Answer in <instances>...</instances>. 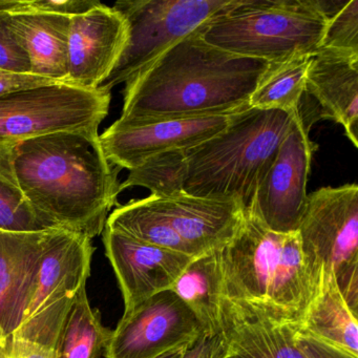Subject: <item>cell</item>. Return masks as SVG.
<instances>
[{"instance_id":"obj_32","label":"cell","mask_w":358,"mask_h":358,"mask_svg":"<svg viewBox=\"0 0 358 358\" xmlns=\"http://www.w3.org/2000/svg\"><path fill=\"white\" fill-rule=\"evenodd\" d=\"M295 339L306 358H358L324 341L299 333V331L295 333Z\"/></svg>"},{"instance_id":"obj_24","label":"cell","mask_w":358,"mask_h":358,"mask_svg":"<svg viewBox=\"0 0 358 358\" xmlns=\"http://www.w3.org/2000/svg\"><path fill=\"white\" fill-rule=\"evenodd\" d=\"M185 150L161 152L146 159L129 171L127 179L120 184V192L131 187H143L150 196L171 198L183 194L185 183Z\"/></svg>"},{"instance_id":"obj_22","label":"cell","mask_w":358,"mask_h":358,"mask_svg":"<svg viewBox=\"0 0 358 358\" xmlns=\"http://www.w3.org/2000/svg\"><path fill=\"white\" fill-rule=\"evenodd\" d=\"M314 55H296L268 64L249 100L250 108L278 110L297 116L305 95L308 68Z\"/></svg>"},{"instance_id":"obj_23","label":"cell","mask_w":358,"mask_h":358,"mask_svg":"<svg viewBox=\"0 0 358 358\" xmlns=\"http://www.w3.org/2000/svg\"><path fill=\"white\" fill-rule=\"evenodd\" d=\"M112 332L102 324L100 312L90 303L85 285L60 331L54 349L55 358H101Z\"/></svg>"},{"instance_id":"obj_21","label":"cell","mask_w":358,"mask_h":358,"mask_svg":"<svg viewBox=\"0 0 358 358\" xmlns=\"http://www.w3.org/2000/svg\"><path fill=\"white\" fill-rule=\"evenodd\" d=\"M171 290L194 313L205 334L221 333V273L217 250L194 257Z\"/></svg>"},{"instance_id":"obj_25","label":"cell","mask_w":358,"mask_h":358,"mask_svg":"<svg viewBox=\"0 0 358 358\" xmlns=\"http://www.w3.org/2000/svg\"><path fill=\"white\" fill-rule=\"evenodd\" d=\"M0 230L45 231L27 204L14 173L12 145H0Z\"/></svg>"},{"instance_id":"obj_7","label":"cell","mask_w":358,"mask_h":358,"mask_svg":"<svg viewBox=\"0 0 358 358\" xmlns=\"http://www.w3.org/2000/svg\"><path fill=\"white\" fill-rule=\"evenodd\" d=\"M236 0H121L114 8L129 27L127 47L106 83L110 92L148 68L184 37L202 30Z\"/></svg>"},{"instance_id":"obj_4","label":"cell","mask_w":358,"mask_h":358,"mask_svg":"<svg viewBox=\"0 0 358 358\" xmlns=\"http://www.w3.org/2000/svg\"><path fill=\"white\" fill-rule=\"evenodd\" d=\"M297 116L250 106L236 113L221 133L185 150L184 192L199 198L234 199L248 208Z\"/></svg>"},{"instance_id":"obj_10","label":"cell","mask_w":358,"mask_h":358,"mask_svg":"<svg viewBox=\"0 0 358 358\" xmlns=\"http://www.w3.org/2000/svg\"><path fill=\"white\" fill-rule=\"evenodd\" d=\"M205 334L196 316L171 290L124 312L106 345V358H158L185 349Z\"/></svg>"},{"instance_id":"obj_14","label":"cell","mask_w":358,"mask_h":358,"mask_svg":"<svg viewBox=\"0 0 358 358\" xmlns=\"http://www.w3.org/2000/svg\"><path fill=\"white\" fill-rule=\"evenodd\" d=\"M104 247L124 301V312L150 297L171 290L194 257L154 246L104 227Z\"/></svg>"},{"instance_id":"obj_29","label":"cell","mask_w":358,"mask_h":358,"mask_svg":"<svg viewBox=\"0 0 358 358\" xmlns=\"http://www.w3.org/2000/svg\"><path fill=\"white\" fill-rule=\"evenodd\" d=\"M0 358H55L54 350L15 335L0 341Z\"/></svg>"},{"instance_id":"obj_27","label":"cell","mask_w":358,"mask_h":358,"mask_svg":"<svg viewBox=\"0 0 358 358\" xmlns=\"http://www.w3.org/2000/svg\"><path fill=\"white\" fill-rule=\"evenodd\" d=\"M99 3L98 0H0V12L8 15L56 14L72 17L85 13Z\"/></svg>"},{"instance_id":"obj_26","label":"cell","mask_w":358,"mask_h":358,"mask_svg":"<svg viewBox=\"0 0 358 358\" xmlns=\"http://www.w3.org/2000/svg\"><path fill=\"white\" fill-rule=\"evenodd\" d=\"M320 49L341 50L358 53V1H347L331 16Z\"/></svg>"},{"instance_id":"obj_8","label":"cell","mask_w":358,"mask_h":358,"mask_svg":"<svg viewBox=\"0 0 358 358\" xmlns=\"http://www.w3.org/2000/svg\"><path fill=\"white\" fill-rule=\"evenodd\" d=\"M94 251L91 238L83 234L52 231L22 324L12 335L55 349L69 312L91 274Z\"/></svg>"},{"instance_id":"obj_6","label":"cell","mask_w":358,"mask_h":358,"mask_svg":"<svg viewBox=\"0 0 358 358\" xmlns=\"http://www.w3.org/2000/svg\"><path fill=\"white\" fill-rule=\"evenodd\" d=\"M314 280L320 269L334 274L351 311L358 315V185L320 187L308 194L297 230Z\"/></svg>"},{"instance_id":"obj_12","label":"cell","mask_w":358,"mask_h":358,"mask_svg":"<svg viewBox=\"0 0 358 358\" xmlns=\"http://www.w3.org/2000/svg\"><path fill=\"white\" fill-rule=\"evenodd\" d=\"M236 113L186 119H118L99 135L100 143L112 164L131 171L155 155L187 150L210 139L229 125Z\"/></svg>"},{"instance_id":"obj_15","label":"cell","mask_w":358,"mask_h":358,"mask_svg":"<svg viewBox=\"0 0 358 358\" xmlns=\"http://www.w3.org/2000/svg\"><path fill=\"white\" fill-rule=\"evenodd\" d=\"M144 204L158 215L196 255L219 250L236 236L245 207L234 199H206L183 192L171 198L150 196Z\"/></svg>"},{"instance_id":"obj_28","label":"cell","mask_w":358,"mask_h":358,"mask_svg":"<svg viewBox=\"0 0 358 358\" xmlns=\"http://www.w3.org/2000/svg\"><path fill=\"white\" fill-rule=\"evenodd\" d=\"M9 18L10 15L0 12V69L31 74L28 54L10 28Z\"/></svg>"},{"instance_id":"obj_34","label":"cell","mask_w":358,"mask_h":358,"mask_svg":"<svg viewBox=\"0 0 358 358\" xmlns=\"http://www.w3.org/2000/svg\"><path fill=\"white\" fill-rule=\"evenodd\" d=\"M1 339H3V337H1V335H0V341H1Z\"/></svg>"},{"instance_id":"obj_3","label":"cell","mask_w":358,"mask_h":358,"mask_svg":"<svg viewBox=\"0 0 358 358\" xmlns=\"http://www.w3.org/2000/svg\"><path fill=\"white\" fill-rule=\"evenodd\" d=\"M222 297L245 311L299 329L313 292L299 232L278 234L252 207L217 250Z\"/></svg>"},{"instance_id":"obj_30","label":"cell","mask_w":358,"mask_h":358,"mask_svg":"<svg viewBox=\"0 0 358 358\" xmlns=\"http://www.w3.org/2000/svg\"><path fill=\"white\" fill-rule=\"evenodd\" d=\"M56 83H62L30 74V73H16L0 69V97L16 93V92L36 89V87L56 85Z\"/></svg>"},{"instance_id":"obj_20","label":"cell","mask_w":358,"mask_h":358,"mask_svg":"<svg viewBox=\"0 0 358 358\" xmlns=\"http://www.w3.org/2000/svg\"><path fill=\"white\" fill-rule=\"evenodd\" d=\"M297 331L358 357L357 315L343 299L334 274L318 271L311 301Z\"/></svg>"},{"instance_id":"obj_31","label":"cell","mask_w":358,"mask_h":358,"mask_svg":"<svg viewBox=\"0 0 358 358\" xmlns=\"http://www.w3.org/2000/svg\"><path fill=\"white\" fill-rule=\"evenodd\" d=\"M226 343L223 334H202L182 352L180 358H224Z\"/></svg>"},{"instance_id":"obj_13","label":"cell","mask_w":358,"mask_h":358,"mask_svg":"<svg viewBox=\"0 0 358 358\" xmlns=\"http://www.w3.org/2000/svg\"><path fill=\"white\" fill-rule=\"evenodd\" d=\"M129 41V27L120 12L102 3L72 16L68 66L64 83L79 89H100L120 59Z\"/></svg>"},{"instance_id":"obj_18","label":"cell","mask_w":358,"mask_h":358,"mask_svg":"<svg viewBox=\"0 0 358 358\" xmlns=\"http://www.w3.org/2000/svg\"><path fill=\"white\" fill-rule=\"evenodd\" d=\"M224 358H306L295 339L299 328L245 311L221 299Z\"/></svg>"},{"instance_id":"obj_2","label":"cell","mask_w":358,"mask_h":358,"mask_svg":"<svg viewBox=\"0 0 358 358\" xmlns=\"http://www.w3.org/2000/svg\"><path fill=\"white\" fill-rule=\"evenodd\" d=\"M201 31L178 41L125 83L119 119L196 118L249 108L269 64L211 45Z\"/></svg>"},{"instance_id":"obj_11","label":"cell","mask_w":358,"mask_h":358,"mask_svg":"<svg viewBox=\"0 0 358 358\" xmlns=\"http://www.w3.org/2000/svg\"><path fill=\"white\" fill-rule=\"evenodd\" d=\"M315 148L301 112L262 179L251 205L272 231L291 234L299 230L307 206V182Z\"/></svg>"},{"instance_id":"obj_33","label":"cell","mask_w":358,"mask_h":358,"mask_svg":"<svg viewBox=\"0 0 358 358\" xmlns=\"http://www.w3.org/2000/svg\"><path fill=\"white\" fill-rule=\"evenodd\" d=\"M184 349L176 350V351L169 352V353L164 354V355L160 356L158 358H180L182 355V352Z\"/></svg>"},{"instance_id":"obj_1","label":"cell","mask_w":358,"mask_h":358,"mask_svg":"<svg viewBox=\"0 0 358 358\" xmlns=\"http://www.w3.org/2000/svg\"><path fill=\"white\" fill-rule=\"evenodd\" d=\"M18 187L45 230L93 240L103 232L120 194L121 169L110 162L99 134L62 131L12 145Z\"/></svg>"},{"instance_id":"obj_16","label":"cell","mask_w":358,"mask_h":358,"mask_svg":"<svg viewBox=\"0 0 358 358\" xmlns=\"http://www.w3.org/2000/svg\"><path fill=\"white\" fill-rule=\"evenodd\" d=\"M53 230H0V335L14 334L22 324Z\"/></svg>"},{"instance_id":"obj_9","label":"cell","mask_w":358,"mask_h":358,"mask_svg":"<svg viewBox=\"0 0 358 358\" xmlns=\"http://www.w3.org/2000/svg\"><path fill=\"white\" fill-rule=\"evenodd\" d=\"M110 100L101 87L89 91L66 83L1 96L0 145L62 131L99 134Z\"/></svg>"},{"instance_id":"obj_5","label":"cell","mask_w":358,"mask_h":358,"mask_svg":"<svg viewBox=\"0 0 358 358\" xmlns=\"http://www.w3.org/2000/svg\"><path fill=\"white\" fill-rule=\"evenodd\" d=\"M328 20L320 0H236L201 35L228 53L274 64L315 55Z\"/></svg>"},{"instance_id":"obj_19","label":"cell","mask_w":358,"mask_h":358,"mask_svg":"<svg viewBox=\"0 0 358 358\" xmlns=\"http://www.w3.org/2000/svg\"><path fill=\"white\" fill-rule=\"evenodd\" d=\"M71 17L56 14L10 15V28L30 60L31 74L64 83Z\"/></svg>"},{"instance_id":"obj_17","label":"cell","mask_w":358,"mask_h":358,"mask_svg":"<svg viewBox=\"0 0 358 358\" xmlns=\"http://www.w3.org/2000/svg\"><path fill=\"white\" fill-rule=\"evenodd\" d=\"M305 95L317 102L322 119L341 124L358 148V53L318 50L308 68Z\"/></svg>"}]
</instances>
